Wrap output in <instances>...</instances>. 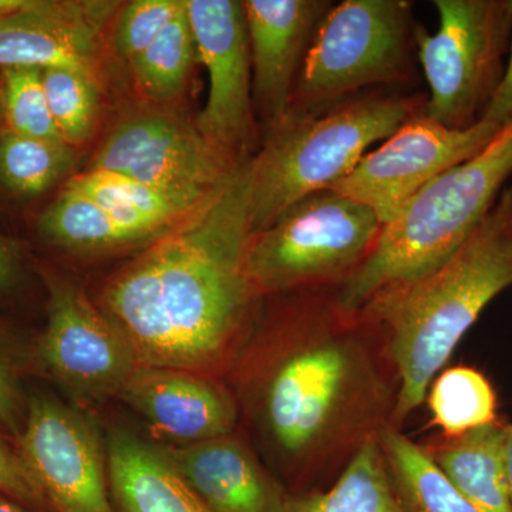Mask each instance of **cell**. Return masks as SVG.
<instances>
[{
  "label": "cell",
  "instance_id": "obj_1",
  "mask_svg": "<svg viewBox=\"0 0 512 512\" xmlns=\"http://www.w3.org/2000/svg\"><path fill=\"white\" fill-rule=\"evenodd\" d=\"M251 160L154 239L103 289V311L138 365L204 373L245 332L259 293L249 278Z\"/></svg>",
  "mask_w": 512,
  "mask_h": 512
},
{
  "label": "cell",
  "instance_id": "obj_2",
  "mask_svg": "<svg viewBox=\"0 0 512 512\" xmlns=\"http://www.w3.org/2000/svg\"><path fill=\"white\" fill-rule=\"evenodd\" d=\"M382 346L362 313L340 305L336 288L298 291L286 303L249 382L259 426L279 456L319 468L379 436L397 396Z\"/></svg>",
  "mask_w": 512,
  "mask_h": 512
},
{
  "label": "cell",
  "instance_id": "obj_3",
  "mask_svg": "<svg viewBox=\"0 0 512 512\" xmlns=\"http://www.w3.org/2000/svg\"><path fill=\"white\" fill-rule=\"evenodd\" d=\"M512 285V188L466 244L431 274L376 293L360 313L377 330L397 382L390 426L424 402L458 343Z\"/></svg>",
  "mask_w": 512,
  "mask_h": 512
},
{
  "label": "cell",
  "instance_id": "obj_4",
  "mask_svg": "<svg viewBox=\"0 0 512 512\" xmlns=\"http://www.w3.org/2000/svg\"><path fill=\"white\" fill-rule=\"evenodd\" d=\"M423 94L372 90L319 111H292L251 158L252 234L295 202L329 190L356 167L367 148L423 113Z\"/></svg>",
  "mask_w": 512,
  "mask_h": 512
},
{
  "label": "cell",
  "instance_id": "obj_5",
  "mask_svg": "<svg viewBox=\"0 0 512 512\" xmlns=\"http://www.w3.org/2000/svg\"><path fill=\"white\" fill-rule=\"evenodd\" d=\"M512 174V124L466 163L434 178L383 225L376 247L336 288L340 305L357 312L370 298L439 269L493 210Z\"/></svg>",
  "mask_w": 512,
  "mask_h": 512
},
{
  "label": "cell",
  "instance_id": "obj_6",
  "mask_svg": "<svg viewBox=\"0 0 512 512\" xmlns=\"http://www.w3.org/2000/svg\"><path fill=\"white\" fill-rule=\"evenodd\" d=\"M416 30L407 0L332 5L303 59L289 113L328 109L369 87L410 82Z\"/></svg>",
  "mask_w": 512,
  "mask_h": 512
},
{
  "label": "cell",
  "instance_id": "obj_7",
  "mask_svg": "<svg viewBox=\"0 0 512 512\" xmlns=\"http://www.w3.org/2000/svg\"><path fill=\"white\" fill-rule=\"evenodd\" d=\"M375 212L335 190L313 192L252 234L247 268L259 295L339 288L382 234Z\"/></svg>",
  "mask_w": 512,
  "mask_h": 512
},
{
  "label": "cell",
  "instance_id": "obj_8",
  "mask_svg": "<svg viewBox=\"0 0 512 512\" xmlns=\"http://www.w3.org/2000/svg\"><path fill=\"white\" fill-rule=\"evenodd\" d=\"M439 29L417 26V60L429 83L424 114L451 130L483 120L505 70L512 0H434Z\"/></svg>",
  "mask_w": 512,
  "mask_h": 512
},
{
  "label": "cell",
  "instance_id": "obj_9",
  "mask_svg": "<svg viewBox=\"0 0 512 512\" xmlns=\"http://www.w3.org/2000/svg\"><path fill=\"white\" fill-rule=\"evenodd\" d=\"M197 59L210 90L198 133L231 168L255 156L256 123L247 18L242 2L185 0Z\"/></svg>",
  "mask_w": 512,
  "mask_h": 512
},
{
  "label": "cell",
  "instance_id": "obj_10",
  "mask_svg": "<svg viewBox=\"0 0 512 512\" xmlns=\"http://www.w3.org/2000/svg\"><path fill=\"white\" fill-rule=\"evenodd\" d=\"M501 130L487 120L468 130H451L423 111L365 154L330 190L366 205L383 225L389 224L421 188L480 154Z\"/></svg>",
  "mask_w": 512,
  "mask_h": 512
},
{
  "label": "cell",
  "instance_id": "obj_11",
  "mask_svg": "<svg viewBox=\"0 0 512 512\" xmlns=\"http://www.w3.org/2000/svg\"><path fill=\"white\" fill-rule=\"evenodd\" d=\"M19 457L56 512H116L110 501L106 444L89 416L55 397L28 400Z\"/></svg>",
  "mask_w": 512,
  "mask_h": 512
},
{
  "label": "cell",
  "instance_id": "obj_12",
  "mask_svg": "<svg viewBox=\"0 0 512 512\" xmlns=\"http://www.w3.org/2000/svg\"><path fill=\"white\" fill-rule=\"evenodd\" d=\"M45 281L47 323L36 345L37 362L74 396H119L138 365L126 340L79 285L55 272H47Z\"/></svg>",
  "mask_w": 512,
  "mask_h": 512
},
{
  "label": "cell",
  "instance_id": "obj_13",
  "mask_svg": "<svg viewBox=\"0 0 512 512\" xmlns=\"http://www.w3.org/2000/svg\"><path fill=\"white\" fill-rule=\"evenodd\" d=\"M87 170L124 175L200 204L234 173L198 133L170 114L144 113L121 123Z\"/></svg>",
  "mask_w": 512,
  "mask_h": 512
},
{
  "label": "cell",
  "instance_id": "obj_14",
  "mask_svg": "<svg viewBox=\"0 0 512 512\" xmlns=\"http://www.w3.org/2000/svg\"><path fill=\"white\" fill-rule=\"evenodd\" d=\"M104 0H26L0 19V70L72 69L93 74L104 30L120 10Z\"/></svg>",
  "mask_w": 512,
  "mask_h": 512
},
{
  "label": "cell",
  "instance_id": "obj_15",
  "mask_svg": "<svg viewBox=\"0 0 512 512\" xmlns=\"http://www.w3.org/2000/svg\"><path fill=\"white\" fill-rule=\"evenodd\" d=\"M255 113L269 131L286 119L313 35L332 3L325 0H247Z\"/></svg>",
  "mask_w": 512,
  "mask_h": 512
},
{
  "label": "cell",
  "instance_id": "obj_16",
  "mask_svg": "<svg viewBox=\"0 0 512 512\" xmlns=\"http://www.w3.org/2000/svg\"><path fill=\"white\" fill-rule=\"evenodd\" d=\"M119 397L181 446L228 436L237 423V404L224 387L177 367L137 365Z\"/></svg>",
  "mask_w": 512,
  "mask_h": 512
},
{
  "label": "cell",
  "instance_id": "obj_17",
  "mask_svg": "<svg viewBox=\"0 0 512 512\" xmlns=\"http://www.w3.org/2000/svg\"><path fill=\"white\" fill-rule=\"evenodd\" d=\"M161 448L212 512H285L288 497L281 485L231 434Z\"/></svg>",
  "mask_w": 512,
  "mask_h": 512
},
{
  "label": "cell",
  "instance_id": "obj_18",
  "mask_svg": "<svg viewBox=\"0 0 512 512\" xmlns=\"http://www.w3.org/2000/svg\"><path fill=\"white\" fill-rule=\"evenodd\" d=\"M106 453L110 495L119 512H212L163 448L116 427Z\"/></svg>",
  "mask_w": 512,
  "mask_h": 512
},
{
  "label": "cell",
  "instance_id": "obj_19",
  "mask_svg": "<svg viewBox=\"0 0 512 512\" xmlns=\"http://www.w3.org/2000/svg\"><path fill=\"white\" fill-rule=\"evenodd\" d=\"M505 424L495 421L457 437H444L429 451L458 493L480 512H512L504 463Z\"/></svg>",
  "mask_w": 512,
  "mask_h": 512
},
{
  "label": "cell",
  "instance_id": "obj_20",
  "mask_svg": "<svg viewBox=\"0 0 512 512\" xmlns=\"http://www.w3.org/2000/svg\"><path fill=\"white\" fill-rule=\"evenodd\" d=\"M66 185L92 197L144 239L160 237L198 205L124 175L101 170L83 171Z\"/></svg>",
  "mask_w": 512,
  "mask_h": 512
},
{
  "label": "cell",
  "instance_id": "obj_21",
  "mask_svg": "<svg viewBox=\"0 0 512 512\" xmlns=\"http://www.w3.org/2000/svg\"><path fill=\"white\" fill-rule=\"evenodd\" d=\"M285 512H407L394 487L379 436L362 444L328 491L288 497Z\"/></svg>",
  "mask_w": 512,
  "mask_h": 512
},
{
  "label": "cell",
  "instance_id": "obj_22",
  "mask_svg": "<svg viewBox=\"0 0 512 512\" xmlns=\"http://www.w3.org/2000/svg\"><path fill=\"white\" fill-rule=\"evenodd\" d=\"M50 244L73 252H104L146 241L89 195L64 187L37 222Z\"/></svg>",
  "mask_w": 512,
  "mask_h": 512
},
{
  "label": "cell",
  "instance_id": "obj_23",
  "mask_svg": "<svg viewBox=\"0 0 512 512\" xmlns=\"http://www.w3.org/2000/svg\"><path fill=\"white\" fill-rule=\"evenodd\" d=\"M379 443L407 512H480L441 473L429 451L399 429L384 426Z\"/></svg>",
  "mask_w": 512,
  "mask_h": 512
},
{
  "label": "cell",
  "instance_id": "obj_24",
  "mask_svg": "<svg viewBox=\"0 0 512 512\" xmlns=\"http://www.w3.org/2000/svg\"><path fill=\"white\" fill-rule=\"evenodd\" d=\"M431 426L443 437H457L497 420V396L493 384L470 366L440 372L427 390Z\"/></svg>",
  "mask_w": 512,
  "mask_h": 512
},
{
  "label": "cell",
  "instance_id": "obj_25",
  "mask_svg": "<svg viewBox=\"0 0 512 512\" xmlns=\"http://www.w3.org/2000/svg\"><path fill=\"white\" fill-rule=\"evenodd\" d=\"M76 151L63 141L6 133L0 138V190L35 198L55 187L72 170Z\"/></svg>",
  "mask_w": 512,
  "mask_h": 512
},
{
  "label": "cell",
  "instance_id": "obj_26",
  "mask_svg": "<svg viewBox=\"0 0 512 512\" xmlns=\"http://www.w3.org/2000/svg\"><path fill=\"white\" fill-rule=\"evenodd\" d=\"M197 59L187 5L180 15L130 63L138 86L151 99L168 101L183 90L192 62Z\"/></svg>",
  "mask_w": 512,
  "mask_h": 512
},
{
  "label": "cell",
  "instance_id": "obj_27",
  "mask_svg": "<svg viewBox=\"0 0 512 512\" xmlns=\"http://www.w3.org/2000/svg\"><path fill=\"white\" fill-rule=\"evenodd\" d=\"M47 104L64 143L76 147L92 137L100 94L93 74L72 69L43 70Z\"/></svg>",
  "mask_w": 512,
  "mask_h": 512
},
{
  "label": "cell",
  "instance_id": "obj_28",
  "mask_svg": "<svg viewBox=\"0 0 512 512\" xmlns=\"http://www.w3.org/2000/svg\"><path fill=\"white\" fill-rule=\"evenodd\" d=\"M0 72L9 133L37 140L63 141L47 104L43 70L10 67Z\"/></svg>",
  "mask_w": 512,
  "mask_h": 512
},
{
  "label": "cell",
  "instance_id": "obj_29",
  "mask_svg": "<svg viewBox=\"0 0 512 512\" xmlns=\"http://www.w3.org/2000/svg\"><path fill=\"white\" fill-rule=\"evenodd\" d=\"M185 9V0H133L117 16L114 46L133 63Z\"/></svg>",
  "mask_w": 512,
  "mask_h": 512
},
{
  "label": "cell",
  "instance_id": "obj_30",
  "mask_svg": "<svg viewBox=\"0 0 512 512\" xmlns=\"http://www.w3.org/2000/svg\"><path fill=\"white\" fill-rule=\"evenodd\" d=\"M22 352L8 330L0 326V424L18 439L25 426L28 400L22 387Z\"/></svg>",
  "mask_w": 512,
  "mask_h": 512
},
{
  "label": "cell",
  "instance_id": "obj_31",
  "mask_svg": "<svg viewBox=\"0 0 512 512\" xmlns=\"http://www.w3.org/2000/svg\"><path fill=\"white\" fill-rule=\"evenodd\" d=\"M0 493L30 505L46 504L42 491L32 480L18 450H13L0 434Z\"/></svg>",
  "mask_w": 512,
  "mask_h": 512
},
{
  "label": "cell",
  "instance_id": "obj_32",
  "mask_svg": "<svg viewBox=\"0 0 512 512\" xmlns=\"http://www.w3.org/2000/svg\"><path fill=\"white\" fill-rule=\"evenodd\" d=\"M483 120L491 121L501 128L512 124V37L503 79L485 110Z\"/></svg>",
  "mask_w": 512,
  "mask_h": 512
},
{
  "label": "cell",
  "instance_id": "obj_33",
  "mask_svg": "<svg viewBox=\"0 0 512 512\" xmlns=\"http://www.w3.org/2000/svg\"><path fill=\"white\" fill-rule=\"evenodd\" d=\"M23 255L18 242L0 234V292L13 288L22 275Z\"/></svg>",
  "mask_w": 512,
  "mask_h": 512
},
{
  "label": "cell",
  "instance_id": "obj_34",
  "mask_svg": "<svg viewBox=\"0 0 512 512\" xmlns=\"http://www.w3.org/2000/svg\"><path fill=\"white\" fill-rule=\"evenodd\" d=\"M504 463L505 474H507L508 490L512 504V423L505 424L504 430Z\"/></svg>",
  "mask_w": 512,
  "mask_h": 512
},
{
  "label": "cell",
  "instance_id": "obj_35",
  "mask_svg": "<svg viewBox=\"0 0 512 512\" xmlns=\"http://www.w3.org/2000/svg\"><path fill=\"white\" fill-rule=\"evenodd\" d=\"M6 133H8V126H6L5 96H3V79L2 72H0V138Z\"/></svg>",
  "mask_w": 512,
  "mask_h": 512
},
{
  "label": "cell",
  "instance_id": "obj_36",
  "mask_svg": "<svg viewBox=\"0 0 512 512\" xmlns=\"http://www.w3.org/2000/svg\"><path fill=\"white\" fill-rule=\"evenodd\" d=\"M0 512H25L18 504L13 503L12 498L0 493Z\"/></svg>",
  "mask_w": 512,
  "mask_h": 512
},
{
  "label": "cell",
  "instance_id": "obj_37",
  "mask_svg": "<svg viewBox=\"0 0 512 512\" xmlns=\"http://www.w3.org/2000/svg\"><path fill=\"white\" fill-rule=\"evenodd\" d=\"M5 18V16H0V19Z\"/></svg>",
  "mask_w": 512,
  "mask_h": 512
}]
</instances>
